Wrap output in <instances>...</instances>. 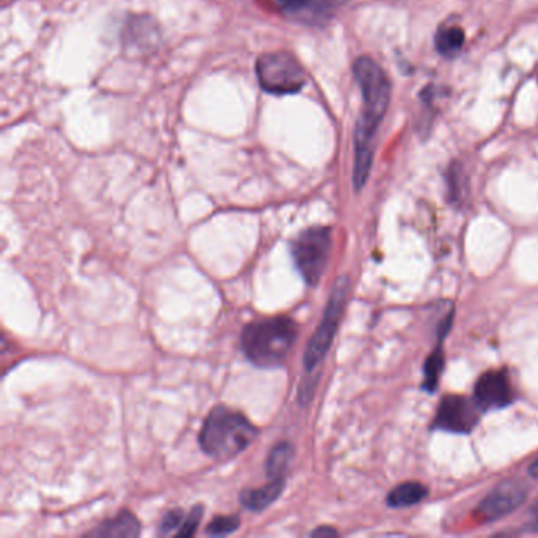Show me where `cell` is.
<instances>
[{"label": "cell", "mask_w": 538, "mask_h": 538, "mask_svg": "<svg viewBox=\"0 0 538 538\" xmlns=\"http://www.w3.org/2000/svg\"><path fill=\"white\" fill-rule=\"evenodd\" d=\"M349 289H351L349 277H339L331 287V294L327 301L325 311H324L323 321L319 324L313 338L309 339L307 351H305V357H303L305 378H315L313 373L323 365L327 352L331 351L338 325L345 313Z\"/></svg>", "instance_id": "cell-4"}, {"label": "cell", "mask_w": 538, "mask_h": 538, "mask_svg": "<svg viewBox=\"0 0 538 538\" xmlns=\"http://www.w3.org/2000/svg\"><path fill=\"white\" fill-rule=\"evenodd\" d=\"M527 499V489L523 483L515 479L503 480L481 501L477 515L481 521H497L507 517L511 511L519 509L524 501Z\"/></svg>", "instance_id": "cell-8"}, {"label": "cell", "mask_w": 538, "mask_h": 538, "mask_svg": "<svg viewBox=\"0 0 538 538\" xmlns=\"http://www.w3.org/2000/svg\"><path fill=\"white\" fill-rule=\"evenodd\" d=\"M480 412L475 400L459 395L444 396L439 404L433 428L456 434H469L480 422Z\"/></svg>", "instance_id": "cell-7"}, {"label": "cell", "mask_w": 538, "mask_h": 538, "mask_svg": "<svg viewBox=\"0 0 538 538\" xmlns=\"http://www.w3.org/2000/svg\"><path fill=\"white\" fill-rule=\"evenodd\" d=\"M294 456V447L289 442H280L275 445L266 461V472L270 479L283 477L291 459Z\"/></svg>", "instance_id": "cell-14"}, {"label": "cell", "mask_w": 538, "mask_h": 538, "mask_svg": "<svg viewBox=\"0 0 538 538\" xmlns=\"http://www.w3.org/2000/svg\"><path fill=\"white\" fill-rule=\"evenodd\" d=\"M141 532V524L137 518L123 510L117 517L108 519L100 526H97L94 531L89 532L92 537H137Z\"/></svg>", "instance_id": "cell-12"}, {"label": "cell", "mask_w": 538, "mask_h": 538, "mask_svg": "<svg viewBox=\"0 0 538 538\" xmlns=\"http://www.w3.org/2000/svg\"><path fill=\"white\" fill-rule=\"evenodd\" d=\"M464 30L458 26L442 27L436 34V50L447 58L456 56L464 46Z\"/></svg>", "instance_id": "cell-15"}, {"label": "cell", "mask_w": 538, "mask_h": 538, "mask_svg": "<svg viewBox=\"0 0 538 538\" xmlns=\"http://www.w3.org/2000/svg\"><path fill=\"white\" fill-rule=\"evenodd\" d=\"M259 86L267 94H299L307 84V73L289 52H267L256 62Z\"/></svg>", "instance_id": "cell-6"}, {"label": "cell", "mask_w": 538, "mask_h": 538, "mask_svg": "<svg viewBox=\"0 0 538 538\" xmlns=\"http://www.w3.org/2000/svg\"><path fill=\"white\" fill-rule=\"evenodd\" d=\"M285 488H286L285 475L275 477L261 488L244 489L238 495V501L244 505V509L261 513V511L269 509L275 501H278V497L283 495Z\"/></svg>", "instance_id": "cell-11"}, {"label": "cell", "mask_w": 538, "mask_h": 538, "mask_svg": "<svg viewBox=\"0 0 538 538\" xmlns=\"http://www.w3.org/2000/svg\"><path fill=\"white\" fill-rule=\"evenodd\" d=\"M299 337V325L287 316L269 317L245 325L240 347L253 365L277 368L286 362Z\"/></svg>", "instance_id": "cell-2"}, {"label": "cell", "mask_w": 538, "mask_h": 538, "mask_svg": "<svg viewBox=\"0 0 538 538\" xmlns=\"http://www.w3.org/2000/svg\"><path fill=\"white\" fill-rule=\"evenodd\" d=\"M159 42V26L149 16L131 18L123 29V44L129 52H149Z\"/></svg>", "instance_id": "cell-10"}, {"label": "cell", "mask_w": 538, "mask_h": 538, "mask_svg": "<svg viewBox=\"0 0 538 538\" xmlns=\"http://www.w3.org/2000/svg\"><path fill=\"white\" fill-rule=\"evenodd\" d=\"M347 0H313V7L309 12V22H321L329 19L337 8L345 5Z\"/></svg>", "instance_id": "cell-18"}, {"label": "cell", "mask_w": 538, "mask_h": 538, "mask_svg": "<svg viewBox=\"0 0 538 538\" xmlns=\"http://www.w3.org/2000/svg\"><path fill=\"white\" fill-rule=\"evenodd\" d=\"M447 190L453 204H463L467 196V177L463 165L452 163L447 169Z\"/></svg>", "instance_id": "cell-16"}, {"label": "cell", "mask_w": 538, "mask_h": 538, "mask_svg": "<svg viewBox=\"0 0 538 538\" xmlns=\"http://www.w3.org/2000/svg\"><path fill=\"white\" fill-rule=\"evenodd\" d=\"M527 472H529V475L534 477V479H538V459H535V461L532 463L529 469H527Z\"/></svg>", "instance_id": "cell-25"}, {"label": "cell", "mask_w": 538, "mask_h": 538, "mask_svg": "<svg viewBox=\"0 0 538 538\" xmlns=\"http://www.w3.org/2000/svg\"><path fill=\"white\" fill-rule=\"evenodd\" d=\"M240 527V518L232 515V517H216L212 519L207 526L208 535H215V537H222V535H230L232 532L238 531Z\"/></svg>", "instance_id": "cell-19"}, {"label": "cell", "mask_w": 538, "mask_h": 538, "mask_svg": "<svg viewBox=\"0 0 538 538\" xmlns=\"http://www.w3.org/2000/svg\"><path fill=\"white\" fill-rule=\"evenodd\" d=\"M256 436L258 428L242 412L216 406L202 424L199 445L207 456L222 461L244 452Z\"/></svg>", "instance_id": "cell-3"}, {"label": "cell", "mask_w": 538, "mask_h": 538, "mask_svg": "<svg viewBox=\"0 0 538 538\" xmlns=\"http://www.w3.org/2000/svg\"><path fill=\"white\" fill-rule=\"evenodd\" d=\"M444 349L439 345L434 351L431 352L430 357L426 359L424 366L425 380L424 388L428 392H434L438 388L439 378L444 370Z\"/></svg>", "instance_id": "cell-17"}, {"label": "cell", "mask_w": 538, "mask_h": 538, "mask_svg": "<svg viewBox=\"0 0 538 538\" xmlns=\"http://www.w3.org/2000/svg\"><path fill=\"white\" fill-rule=\"evenodd\" d=\"M183 519H185V515H183V511L182 510H171V511H168L166 513L165 518L161 519V524H160V534H171L174 529H177L183 523Z\"/></svg>", "instance_id": "cell-22"}, {"label": "cell", "mask_w": 538, "mask_h": 538, "mask_svg": "<svg viewBox=\"0 0 538 538\" xmlns=\"http://www.w3.org/2000/svg\"><path fill=\"white\" fill-rule=\"evenodd\" d=\"M331 250V230L313 226L300 232L291 244L295 267L308 286H317L329 264Z\"/></svg>", "instance_id": "cell-5"}, {"label": "cell", "mask_w": 538, "mask_h": 538, "mask_svg": "<svg viewBox=\"0 0 538 538\" xmlns=\"http://www.w3.org/2000/svg\"><path fill=\"white\" fill-rule=\"evenodd\" d=\"M428 488L420 481H404L392 489L387 495V503L394 509H404L417 505L426 499Z\"/></svg>", "instance_id": "cell-13"}, {"label": "cell", "mask_w": 538, "mask_h": 538, "mask_svg": "<svg viewBox=\"0 0 538 538\" xmlns=\"http://www.w3.org/2000/svg\"><path fill=\"white\" fill-rule=\"evenodd\" d=\"M278 7L289 15L301 16V19H308L309 12L313 7V0H277Z\"/></svg>", "instance_id": "cell-20"}, {"label": "cell", "mask_w": 538, "mask_h": 538, "mask_svg": "<svg viewBox=\"0 0 538 538\" xmlns=\"http://www.w3.org/2000/svg\"><path fill=\"white\" fill-rule=\"evenodd\" d=\"M529 531L538 532V501L531 510V521H529Z\"/></svg>", "instance_id": "cell-24"}, {"label": "cell", "mask_w": 538, "mask_h": 538, "mask_svg": "<svg viewBox=\"0 0 538 538\" xmlns=\"http://www.w3.org/2000/svg\"><path fill=\"white\" fill-rule=\"evenodd\" d=\"M354 76L362 92L363 108L355 127V161H354V188L362 190L371 173L374 157V137L384 121L390 105L392 86L387 74L376 60L368 56L359 58L354 64Z\"/></svg>", "instance_id": "cell-1"}, {"label": "cell", "mask_w": 538, "mask_h": 538, "mask_svg": "<svg viewBox=\"0 0 538 538\" xmlns=\"http://www.w3.org/2000/svg\"><path fill=\"white\" fill-rule=\"evenodd\" d=\"M202 511H204L202 505H196L190 511V515L183 519V523H182L179 531H177L179 537H191V535H194V532H196V529L199 527V523H201Z\"/></svg>", "instance_id": "cell-21"}, {"label": "cell", "mask_w": 538, "mask_h": 538, "mask_svg": "<svg viewBox=\"0 0 538 538\" xmlns=\"http://www.w3.org/2000/svg\"><path fill=\"white\" fill-rule=\"evenodd\" d=\"M311 535L313 537H337L338 531L331 527V526H323V527H319L316 531L311 532Z\"/></svg>", "instance_id": "cell-23"}, {"label": "cell", "mask_w": 538, "mask_h": 538, "mask_svg": "<svg viewBox=\"0 0 538 538\" xmlns=\"http://www.w3.org/2000/svg\"><path fill=\"white\" fill-rule=\"evenodd\" d=\"M474 400L481 412L503 409L515 402V390L505 370L481 374L474 388Z\"/></svg>", "instance_id": "cell-9"}]
</instances>
